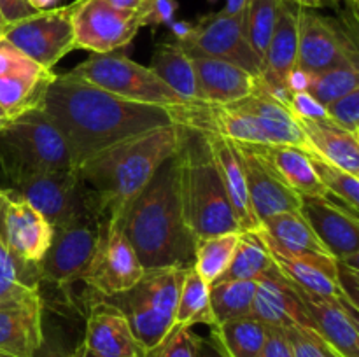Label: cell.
<instances>
[{
    "label": "cell",
    "mask_w": 359,
    "mask_h": 357,
    "mask_svg": "<svg viewBox=\"0 0 359 357\" xmlns=\"http://www.w3.org/2000/svg\"><path fill=\"white\" fill-rule=\"evenodd\" d=\"M0 357H2V356H0Z\"/></svg>",
    "instance_id": "62"
},
{
    "label": "cell",
    "mask_w": 359,
    "mask_h": 357,
    "mask_svg": "<svg viewBox=\"0 0 359 357\" xmlns=\"http://www.w3.org/2000/svg\"><path fill=\"white\" fill-rule=\"evenodd\" d=\"M283 0H245L244 27L249 46L262 62L273 34Z\"/></svg>",
    "instance_id": "38"
},
{
    "label": "cell",
    "mask_w": 359,
    "mask_h": 357,
    "mask_svg": "<svg viewBox=\"0 0 359 357\" xmlns=\"http://www.w3.org/2000/svg\"><path fill=\"white\" fill-rule=\"evenodd\" d=\"M311 154L312 167H314L316 174H318L319 181L325 186L330 196L340 200L349 209L351 212L358 214L359 206V177L351 175L349 172L342 170V168L335 167V164L328 163L318 154Z\"/></svg>",
    "instance_id": "39"
},
{
    "label": "cell",
    "mask_w": 359,
    "mask_h": 357,
    "mask_svg": "<svg viewBox=\"0 0 359 357\" xmlns=\"http://www.w3.org/2000/svg\"><path fill=\"white\" fill-rule=\"evenodd\" d=\"M312 74L305 72L300 66H294L286 77V88L290 93H300V91H307L309 84H311Z\"/></svg>",
    "instance_id": "49"
},
{
    "label": "cell",
    "mask_w": 359,
    "mask_h": 357,
    "mask_svg": "<svg viewBox=\"0 0 359 357\" xmlns=\"http://www.w3.org/2000/svg\"><path fill=\"white\" fill-rule=\"evenodd\" d=\"M263 231L272 245L291 254H330L319 241L302 212H280L266 217L262 223ZM332 255V254H330Z\"/></svg>",
    "instance_id": "30"
},
{
    "label": "cell",
    "mask_w": 359,
    "mask_h": 357,
    "mask_svg": "<svg viewBox=\"0 0 359 357\" xmlns=\"http://www.w3.org/2000/svg\"><path fill=\"white\" fill-rule=\"evenodd\" d=\"M72 9L74 2L69 6L35 10L30 16L7 24L4 38L32 62L53 70L60 59L76 49Z\"/></svg>",
    "instance_id": "11"
},
{
    "label": "cell",
    "mask_w": 359,
    "mask_h": 357,
    "mask_svg": "<svg viewBox=\"0 0 359 357\" xmlns=\"http://www.w3.org/2000/svg\"><path fill=\"white\" fill-rule=\"evenodd\" d=\"M202 133L205 135L207 142H209L210 153H212L214 161H216L217 170H219L224 191H226L228 200H230V205L233 209L235 217H237L241 231L262 227V223L256 217L251 200H249L248 182H245L244 168H242L241 156H238L235 142L221 135H214V133Z\"/></svg>",
    "instance_id": "27"
},
{
    "label": "cell",
    "mask_w": 359,
    "mask_h": 357,
    "mask_svg": "<svg viewBox=\"0 0 359 357\" xmlns=\"http://www.w3.org/2000/svg\"><path fill=\"white\" fill-rule=\"evenodd\" d=\"M198 357H230V356L224 352V349L219 345V342H217L212 335H209L207 338H202V336H200Z\"/></svg>",
    "instance_id": "50"
},
{
    "label": "cell",
    "mask_w": 359,
    "mask_h": 357,
    "mask_svg": "<svg viewBox=\"0 0 359 357\" xmlns=\"http://www.w3.org/2000/svg\"><path fill=\"white\" fill-rule=\"evenodd\" d=\"M346 4H347V6H349V7H351V9H353V13H354V14H356L359 0H346Z\"/></svg>",
    "instance_id": "58"
},
{
    "label": "cell",
    "mask_w": 359,
    "mask_h": 357,
    "mask_svg": "<svg viewBox=\"0 0 359 357\" xmlns=\"http://www.w3.org/2000/svg\"><path fill=\"white\" fill-rule=\"evenodd\" d=\"M144 27L133 10L116 9L105 0H76L72 9L76 49L105 55L125 48Z\"/></svg>",
    "instance_id": "13"
},
{
    "label": "cell",
    "mask_w": 359,
    "mask_h": 357,
    "mask_svg": "<svg viewBox=\"0 0 359 357\" xmlns=\"http://www.w3.org/2000/svg\"><path fill=\"white\" fill-rule=\"evenodd\" d=\"M312 331L318 332L342 357H359L358 310L342 300L321 298L297 287Z\"/></svg>",
    "instance_id": "22"
},
{
    "label": "cell",
    "mask_w": 359,
    "mask_h": 357,
    "mask_svg": "<svg viewBox=\"0 0 359 357\" xmlns=\"http://www.w3.org/2000/svg\"><path fill=\"white\" fill-rule=\"evenodd\" d=\"M346 59L358 62L356 46L347 31L314 9L298 7L297 66L309 74H319Z\"/></svg>",
    "instance_id": "16"
},
{
    "label": "cell",
    "mask_w": 359,
    "mask_h": 357,
    "mask_svg": "<svg viewBox=\"0 0 359 357\" xmlns=\"http://www.w3.org/2000/svg\"><path fill=\"white\" fill-rule=\"evenodd\" d=\"M186 268L167 266L146 270L139 282L128 290L102 300L121 312L137 342L147 352L161 345L174 329L175 308Z\"/></svg>",
    "instance_id": "7"
},
{
    "label": "cell",
    "mask_w": 359,
    "mask_h": 357,
    "mask_svg": "<svg viewBox=\"0 0 359 357\" xmlns=\"http://www.w3.org/2000/svg\"><path fill=\"white\" fill-rule=\"evenodd\" d=\"M121 312L107 301L95 300L86 318L84 338L69 357H146Z\"/></svg>",
    "instance_id": "19"
},
{
    "label": "cell",
    "mask_w": 359,
    "mask_h": 357,
    "mask_svg": "<svg viewBox=\"0 0 359 357\" xmlns=\"http://www.w3.org/2000/svg\"><path fill=\"white\" fill-rule=\"evenodd\" d=\"M300 212L326 251L340 262L358 268V216L328 196H302Z\"/></svg>",
    "instance_id": "18"
},
{
    "label": "cell",
    "mask_w": 359,
    "mask_h": 357,
    "mask_svg": "<svg viewBox=\"0 0 359 357\" xmlns=\"http://www.w3.org/2000/svg\"><path fill=\"white\" fill-rule=\"evenodd\" d=\"M168 27H170V31L174 34L175 42L182 41L189 34V30H191V23H188V21H172V23H168Z\"/></svg>",
    "instance_id": "52"
},
{
    "label": "cell",
    "mask_w": 359,
    "mask_h": 357,
    "mask_svg": "<svg viewBox=\"0 0 359 357\" xmlns=\"http://www.w3.org/2000/svg\"><path fill=\"white\" fill-rule=\"evenodd\" d=\"M179 9L177 0H146V6L140 10L144 27H160L174 21L175 13Z\"/></svg>",
    "instance_id": "45"
},
{
    "label": "cell",
    "mask_w": 359,
    "mask_h": 357,
    "mask_svg": "<svg viewBox=\"0 0 359 357\" xmlns=\"http://www.w3.org/2000/svg\"><path fill=\"white\" fill-rule=\"evenodd\" d=\"M39 286V266L25 265L0 240V300Z\"/></svg>",
    "instance_id": "40"
},
{
    "label": "cell",
    "mask_w": 359,
    "mask_h": 357,
    "mask_svg": "<svg viewBox=\"0 0 359 357\" xmlns=\"http://www.w3.org/2000/svg\"><path fill=\"white\" fill-rule=\"evenodd\" d=\"M238 238L241 231L196 238L195 251H193V268L202 276L203 282L212 286L223 276L233 258Z\"/></svg>",
    "instance_id": "33"
},
{
    "label": "cell",
    "mask_w": 359,
    "mask_h": 357,
    "mask_svg": "<svg viewBox=\"0 0 359 357\" xmlns=\"http://www.w3.org/2000/svg\"><path fill=\"white\" fill-rule=\"evenodd\" d=\"M258 154L280 181L286 182L300 196H328V191L319 181L311 154L304 147L291 144H245Z\"/></svg>",
    "instance_id": "26"
},
{
    "label": "cell",
    "mask_w": 359,
    "mask_h": 357,
    "mask_svg": "<svg viewBox=\"0 0 359 357\" xmlns=\"http://www.w3.org/2000/svg\"><path fill=\"white\" fill-rule=\"evenodd\" d=\"M196 324H205L212 328L216 326V318L210 307V286L203 282L193 265H189L182 279L181 290H179L175 326L193 328Z\"/></svg>",
    "instance_id": "34"
},
{
    "label": "cell",
    "mask_w": 359,
    "mask_h": 357,
    "mask_svg": "<svg viewBox=\"0 0 359 357\" xmlns=\"http://www.w3.org/2000/svg\"><path fill=\"white\" fill-rule=\"evenodd\" d=\"M200 336L189 326H174L158 346V357H198Z\"/></svg>",
    "instance_id": "42"
},
{
    "label": "cell",
    "mask_w": 359,
    "mask_h": 357,
    "mask_svg": "<svg viewBox=\"0 0 359 357\" xmlns=\"http://www.w3.org/2000/svg\"><path fill=\"white\" fill-rule=\"evenodd\" d=\"M297 122L304 133L309 153L318 154L328 163L359 177L358 136L337 126L330 119L297 118Z\"/></svg>",
    "instance_id": "28"
},
{
    "label": "cell",
    "mask_w": 359,
    "mask_h": 357,
    "mask_svg": "<svg viewBox=\"0 0 359 357\" xmlns=\"http://www.w3.org/2000/svg\"><path fill=\"white\" fill-rule=\"evenodd\" d=\"M284 2L294 4L297 7H304V9H318V7L326 6V0H284Z\"/></svg>",
    "instance_id": "53"
},
{
    "label": "cell",
    "mask_w": 359,
    "mask_h": 357,
    "mask_svg": "<svg viewBox=\"0 0 359 357\" xmlns=\"http://www.w3.org/2000/svg\"><path fill=\"white\" fill-rule=\"evenodd\" d=\"M269 240V238H266ZM273 262L277 268L300 289L309 290L321 298H333L342 300L347 304L349 301L344 296L339 284V262L330 254H291L283 251L269 241ZM353 307V304H351ZM354 308V307H353ZM356 310V308H354Z\"/></svg>",
    "instance_id": "24"
},
{
    "label": "cell",
    "mask_w": 359,
    "mask_h": 357,
    "mask_svg": "<svg viewBox=\"0 0 359 357\" xmlns=\"http://www.w3.org/2000/svg\"><path fill=\"white\" fill-rule=\"evenodd\" d=\"M0 170L9 186L28 175L76 170L65 139L44 108L20 115L0 133Z\"/></svg>",
    "instance_id": "6"
},
{
    "label": "cell",
    "mask_w": 359,
    "mask_h": 357,
    "mask_svg": "<svg viewBox=\"0 0 359 357\" xmlns=\"http://www.w3.org/2000/svg\"><path fill=\"white\" fill-rule=\"evenodd\" d=\"M356 90H359L358 62L346 59L333 69L312 74L307 91L326 107L332 102L339 100V98L346 97L351 91Z\"/></svg>",
    "instance_id": "37"
},
{
    "label": "cell",
    "mask_w": 359,
    "mask_h": 357,
    "mask_svg": "<svg viewBox=\"0 0 359 357\" xmlns=\"http://www.w3.org/2000/svg\"><path fill=\"white\" fill-rule=\"evenodd\" d=\"M326 112L330 121L359 136V90L326 105Z\"/></svg>",
    "instance_id": "43"
},
{
    "label": "cell",
    "mask_w": 359,
    "mask_h": 357,
    "mask_svg": "<svg viewBox=\"0 0 359 357\" xmlns=\"http://www.w3.org/2000/svg\"><path fill=\"white\" fill-rule=\"evenodd\" d=\"M67 74L123 100L156 107H174L182 104L181 97L170 90L149 66L140 65L121 52H91Z\"/></svg>",
    "instance_id": "8"
},
{
    "label": "cell",
    "mask_w": 359,
    "mask_h": 357,
    "mask_svg": "<svg viewBox=\"0 0 359 357\" xmlns=\"http://www.w3.org/2000/svg\"><path fill=\"white\" fill-rule=\"evenodd\" d=\"M11 125H13V119H11L9 115H7V112L0 107V133H2L4 130L9 128Z\"/></svg>",
    "instance_id": "56"
},
{
    "label": "cell",
    "mask_w": 359,
    "mask_h": 357,
    "mask_svg": "<svg viewBox=\"0 0 359 357\" xmlns=\"http://www.w3.org/2000/svg\"><path fill=\"white\" fill-rule=\"evenodd\" d=\"M158 346H160V345H158ZM158 346H156V349L149 350V352H147V356H146V357H158Z\"/></svg>",
    "instance_id": "59"
},
{
    "label": "cell",
    "mask_w": 359,
    "mask_h": 357,
    "mask_svg": "<svg viewBox=\"0 0 359 357\" xmlns=\"http://www.w3.org/2000/svg\"><path fill=\"white\" fill-rule=\"evenodd\" d=\"M100 217L91 216L69 226L56 227L51 245L39 265V276L62 289L83 279L97 251Z\"/></svg>",
    "instance_id": "14"
},
{
    "label": "cell",
    "mask_w": 359,
    "mask_h": 357,
    "mask_svg": "<svg viewBox=\"0 0 359 357\" xmlns=\"http://www.w3.org/2000/svg\"><path fill=\"white\" fill-rule=\"evenodd\" d=\"M149 69L181 97L182 102L196 100V79L191 56L175 42H165L154 49Z\"/></svg>",
    "instance_id": "32"
},
{
    "label": "cell",
    "mask_w": 359,
    "mask_h": 357,
    "mask_svg": "<svg viewBox=\"0 0 359 357\" xmlns=\"http://www.w3.org/2000/svg\"><path fill=\"white\" fill-rule=\"evenodd\" d=\"M119 226L144 270L193 265L195 238L181 212L174 156L125 206Z\"/></svg>",
    "instance_id": "2"
},
{
    "label": "cell",
    "mask_w": 359,
    "mask_h": 357,
    "mask_svg": "<svg viewBox=\"0 0 359 357\" xmlns=\"http://www.w3.org/2000/svg\"><path fill=\"white\" fill-rule=\"evenodd\" d=\"M7 189L27 200L55 230L86 217L102 216L97 196L81 181L77 170L28 175Z\"/></svg>",
    "instance_id": "9"
},
{
    "label": "cell",
    "mask_w": 359,
    "mask_h": 357,
    "mask_svg": "<svg viewBox=\"0 0 359 357\" xmlns=\"http://www.w3.org/2000/svg\"><path fill=\"white\" fill-rule=\"evenodd\" d=\"M182 125H165L114 144L77 168L81 181L97 196L102 216H121L125 206L146 188L177 153Z\"/></svg>",
    "instance_id": "3"
},
{
    "label": "cell",
    "mask_w": 359,
    "mask_h": 357,
    "mask_svg": "<svg viewBox=\"0 0 359 357\" xmlns=\"http://www.w3.org/2000/svg\"><path fill=\"white\" fill-rule=\"evenodd\" d=\"M144 272L146 270L119 226V217L104 214L97 251L81 280L93 290L95 300H105L135 286Z\"/></svg>",
    "instance_id": "10"
},
{
    "label": "cell",
    "mask_w": 359,
    "mask_h": 357,
    "mask_svg": "<svg viewBox=\"0 0 359 357\" xmlns=\"http://www.w3.org/2000/svg\"><path fill=\"white\" fill-rule=\"evenodd\" d=\"M53 70L42 69L32 74H11L0 77V107L11 119L30 111L44 108L46 93L55 80Z\"/></svg>",
    "instance_id": "29"
},
{
    "label": "cell",
    "mask_w": 359,
    "mask_h": 357,
    "mask_svg": "<svg viewBox=\"0 0 359 357\" xmlns=\"http://www.w3.org/2000/svg\"><path fill=\"white\" fill-rule=\"evenodd\" d=\"M293 346L294 357H342L316 331L307 328H284Z\"/></svg>",
    "instance_id": "41"
},
{
    "label": "cell",
    "mask_w": 359,
    "mask_h": 357,
    "mask_svg": "<svg viewBox=\"0 0 359 357\" xmlns=\"http://www.w3.org/2000/svg\"><path fill=\"white\" fill-rule=\"evenodd\" d=\"M245 9V7H244ZM189 56H210L235 63L259 77L262 62L249 46L245 37L244 10L238 14H226L223 10L200 16L182 41L175 42Z\"/></svg>",
    "instance_id": "12"
},
{
    "label": "cell",
    "mask_w": 359,
    "mask_h": 357,
    "mask_svg": "<svg viewBox=\"0 0 359 357\" xmlns=\"http://www.w3.org/2000/svg\"><path fill=\"white\" fill-rule=\"evenodd\" d=\"M273 265L276 262L263 227L244 230L241 231L230 266L219 280H259Z\"/></svg>",
    "instance_id": "31"
},
{
    "label": "cell",
    "mask_w": 359,
    "mask_h": 357,
    "mask_svg": "<svg viewBox=\"0 0 359 357\" xmlns=\"http://www.w3.org/2000/svg\"><path fill=\"white\" fill-rule=\"evenodd\" d=\"M287 108L291 114L297 118L305 119H328V112L321 102L316 100L309 91H300V93H290L287 100Z\"/></svg>",
    "instance_id": "46"
},
{
    "label": "cell",
    "mask_w": 359,
    "mask_h": 357,
    "mask_svg": "<svg viewBox=\"0 0 359 357\" xmlns=\"http://www.w3.org/2000/svg\"><path fill=\"white\" fill-rule=\"evenodd\" d=\"M44 111L65 139L76 170L121 140L174 122L168 107L123 100L69 74L55 77Z\"/></svg>",
    "instance_id": "1"
},
{
    "label": "cell",
    "mask_w": 359,
    "mask_h": 357,
    "mask_svg": "<svg viewBox=\"0 0 359 357\" xmlns=\"http://www.w3.org/2000/svg\"><path fill=\"white\" fill-rule=\"evenodd\" d=\"M55 227L27 200L0 189V240L25 265L39 266L53 241Z\"/></svg>",
    "instance_id": "15"
},
{
    "label": "cell",
    "mask_w": 359,
    "mask_h": 357,
    "mask_svg": "<svg viewBox=\"0 0 359 357\" xmlns=\"http://www.w3.org/2000/svg\"><path fill=\"white\" fill-rule=\"evenodd\" d=\"M44 66L37 65L30 58L23 55L20 49L14 48L9 41L0 38V77L11 74H32L39 72ZM49 70V69H48Z\"/></svg>",
    "instance_id": "44"
},
{
    "label": "cell",
    "mask_w": 359,
    "mask_h": 357,
    "mask_svg": "<svg viewBox=\"0 0 359 357\" xmlns=\"http://www.w3.org/2000/svg\"><path fill=\"white\" fill-rule=\"evenodd\" d=\"M244 168L248 182L249 200L259 223L273 214L298 212L302 205V196L294 192L284 181H280L276 172L252 153L245 144L235 142Z\"/></svg>",
    "instance_id": "23"
},
{
    "label": "cell",
    "mask_w": 359,
    "mask_h": 357,
    "mask_svg": "<svg viewBox=\"0 0 359 357\" xmlns=\"http://www.w3.org/2000/svg\"><path fill=\"white\" fill-rule=\"evenodd\" d=\"M259 357H294L286 329L266 326V336Z\"/></svg>",
    "instance_id": "47"
},
{
    "label": "cell",
    "mask_w": 359,
    "mask_h": 357,
    "mask_svg": "<svg viewBox=\"0 0 359 357\" xmlns=\"http://www.w3.org/2000/svg\"><path fill=\"white\" fill-rule=\"evenodd\" d=\"M245 7V0H226V6L223 7V13L226 14H238L242 13Z\"/></svg>",
    "instance_id": "54"
},
{
    "label": "cell",
    "mask_w": 359,
    "mask_h": 357,
    "mask_svg": "<svg viewBox=\"0 0 359 357\" xmlns=\"http://www.w3.org/2000/svg\"><path fill=\"white\" fill-rule=\"evenodd\" d=\"M256 280H217L210 286V307L216 326L249 317L255 300Z\"/></svg>",
    "instance_id": "36"
},
{
    "label": "cell",
    "mask_w": 359,
    "mask_h": 357,
    "mask_svg": "<svg viewBox=\"0 0 359 357\" xmlns=\"http://www.w3.org/2000/svg\"><path fill=\"white\" fill-rule=\"evenodd\" d=\"M207 2H209V4H216L217 0H207Z\"/></svg>",
    "instance_id": "61"
},
{
    "label": "cell",
    "mask_w": 359,
    "mask_h": 357,
    "mask_svg": "<svg viewBox=\"0 0 359 357\" xmlns=\"http://www.w3.org/2000/svg\"><path fill=\"white\" fill-rule=\"evenodd\" d=\"M172 121L186 128L214 133L241 144H291L304 147V139L297 118L259 84L241 100L228 104L182 102L168 107Z\"/></svg>",
    "instance_id": "4"
},
{
    "label": "cell",
    "mask_w": 359,
    "mask_h": 357,
    "mask_svg": "<svg viewBox=\"0 0 359 357\" xmlns=\"http://www.w3.org/2000/svg\"><path fill=\"white\" fill-rule=\"evenodd\" d=\"M107 4H111L112 7L116 9H123V10H133V13H139L144 9L146 6V0H105Z\"/></svg>",
    "instance_id": "51"
},
{
    "label": "cell",
    "mask_w": 359,
    "mask_h": 357,
    "mask_svg": "<svg viewBox=\"0 0 359 357\" xmlns=\"http://www.w3.org/2000/svg\"><path fill=\"white\" fill-rule=\"evenodd\" d=\"M251 317L265 326L276 328L297 326L312 329L297 286L277 268V265H273L262 279L256 280Z\"/></svg>",
    "instance_id": "21"
},
{
    "label": "cell",
    "mask_w": 359,
    "mask_h": 357,
    "mask_svg": "<svg viewBox=\"0 0 359 357\" xmlns=\"http://www.w3.org/2000/svg\"><path fill=\"white\" fill-rule=\"evenodd\" d=\"M60 0H28L30 7L34 10H44V9H51V7H56Z\"/></svg>",
    "instance_id": "55"
},
{
    "label": "cell",
    "mask_w": 359,
    "mask_h": 357,
    "mask_svg": "<svg viewBox=\"0 0 359 357\" xmlns=\"http://www.w3.org/2000/svg\"><path fill=\"white\" fill-rule=\"evenodd\" d=\"M174 161L181 212L193 238L241 231L205 135L184 126Z\"/></svg>",
    "instance_id": "5"
},
{
    "label": "cell",
    "mask_w": 359,
    "mask_h": 357,
    "mask_svg": "<svg viewBox=\"0 0 359 357\" xmlns=\"http://www.w3.org/2000/svg\"><path fill=\"white\" fill-rule=\"evenodd\" d=\"M298 51V7L294 4H280L273 34L269 48L262 59L259 84L272 97L287 105L290 91L286 88V77L297 66Z\"/></svg>",
    "instance_id": "20"
},
{
    "label": "cell",
    "mask_w": 359,
    "mask_h": 357,
    "mask_svg": "<svg viewBox=\"0 0 359 357\" xmlns=\"http://www.w3.org/2000/svg\"><path fill=\"white\" fill-rule=\"evenodd\" d=\"M210 335L230 357H259L265 343L266 326L249 315L212 326Z\"/></svg>",
    "instance_id": "35"
},
{
    "label": "cell",
    "mask_w": 359,
    "mask_h": 357,
    "mask_svg": "<svg viewBox=\"0 0 359 357\" xmlns=\"http://www.w3.org/2000/svg\"><path fill=\"white\" fill-rule=\"evenodd\" d=\"M326 4H330V6H339L340 0H326Z\"/></svg>",
    "instance_id": "60"
},
{
    "label": "cell",
    "mask_w": 359,
    "mask_h": 357,
    "mask_svg": "<svg viewBox=\"0 0 359 357\" xmlns=\"http://www.w3.org/2000/svg\"><path fill=\"white\" fill-rule=\"evenodd\" d=\"M44 343L39 286L0 300V356L35 357Z\"/></svg>",
    "instance_id": "17"
},
{
    "label": "cell",
    "mask_w": 359,
    "mask_h": 357,
    "mask_svg": "<svg viewBox=\"0 0 359 357\" xmlns=\"http://www.w3.org/2000/svg\"><path fill=\"white\" fill-rule=\"evenodd\" d=\"M196 79V100L228 104L248 97L258 86V77L242 66L210 56H191Z\"/></svg>",
    "instance_id": "25"
},
{
    "label": "cell",
    "mask_w": 359,
    "mask_h": 357,
    "mask_svg": "<svg viewBox=\"0 0 359 357\" xmlns=\"http://www.w3.org/2000/svg\"><path fill=\"white\" fill-rule=\"evenodd\" d=\"M0 13H2L4 20L9 24L30 16L35 10L32 9L28 0H0Z\"/></svg>",
    "instance_id": "48"
},
{
    "label": "cell",
    "mask_w": 359,
    "mask_h": 357,
    "mask_svg": "<svg viewBox=\"0 0 359 357\" xmlns=\"http://www.w3.org/2000/svg\"><path fill=\"white\" fill-rule=\"evenodd\" d=\"M6 28H7V21L4 20L2 13H0V38H4V34H6Z\"/></svg>",
    "instance_id": "57"
}]
</instances>
